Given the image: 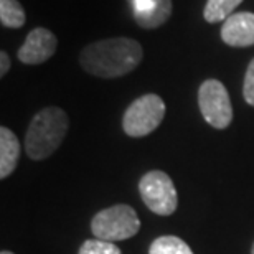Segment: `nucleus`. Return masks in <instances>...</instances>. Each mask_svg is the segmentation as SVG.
I'll list each match as a JSON object with an SVG mask.
<instances>
[{
  "label": "nucleus",
  "instance_id": "9",
  "mask_svg": "<svg viewBox=\"0 0 254 254\" xmlns=\"http://www.w3.org/2000/svg\"><path fill=\"white\" fill-rule=\"evenodd\" d=\"M221 40L228 47L248 48L254 45V13L238 12L225 20L221 27Z\"/></svg>",
  "mask_w": 254,
  "mask_h": 254
},
{
  "label": "nucleus",
  "instance_id": "4",
  "mask_svg": "<svg viewBox=\"0 0 254 254\" xmlns=\"http://www.w3.org/2000/svg\"><path fill=\"white\" fill-rule=\"evenodd\" d=\"M165 103L159 94H144L132 101L123 118V129L129 137L152 134L165 118Z\"/></svg>",
  "mask_w": 254,
  "mask_h": 254
},
{
  "label": "nucleus",
  "instance_id": "15",
  "mask_svg": "<svg viewBox=\"0 0 254 254\" xmlns=\"http://www.w3.org/2000/svg\"><path fill=\"white\" fill-rule=\"evenodd\" d=\"M243 96H245L246 103L254 108V58L248 64L245 83H243Z\"/></svg>",
  "mask_w": 254,
  "mask_h": 254
},
{
  "label": "nucleus",
  "instance_id": "2",
  "mask_svg": "<svg viewBox=\"0 0 254 254\" xmlns=\"http://www.w3.org/2000/svg\"><path fill=\"white\" fill-rule=\"evenodd\" d=\"M69 129L68 114L50 106L38 111L25 134V152L32 160H43L62 145Z\"/></svg>",
  "mask_w": 254,
  "mask_h": 254
},
{
  "label": "nucleus",
  "instance_id": "16",
  "mask_svg": "<svg viewBox=\"0 0 254 254\" xmlns=\"http://www.w3.org/2000/svg\"><path fill=\"white\" fill-rule=\"evenodd\" d=\"M10 69V57L7 55V52H0V76H3L8 73Z\"/></svg>",
  "mask_w": 254,
  "mask_h": 254
},
{
  "label": "nucleus",
  "instance_id": "1",
  "mask_svg": "<svg viewBox=\"0 0 254 254\" xmlns=\"http://www.w3.org/2000/svg\"><path fill=\"white\" fill-rule=\"evenodd\" d=\"M144 50L134 38L114 37L89 43L79 53V64L88 74L114 79L129 74L140 64Z\"/></svg>",
  "mask_w": 254,
  "mask_h": 254
},
{
  "label": "nucleus",
  "instance_id": "7",
  "mask_svg": "<svg viewBox=\"0 0 254 254\" xmlns=\"http://www.w3.org/2000/svg\"><path fill=\"white\" fill-rule=\"evenodd\" d=\"M58 50V38L52 30L37 27L27 35L17 57L25 64H42L48 62Z\"/></svg>",
  "mask_w": 254,
  "mask_h": 254
},
{
  "label": "nucleus",
  "instance_id": "14",
  "mask_svg": "<svg viewBox=\"0 0 254 254\" xmlns=\"http://www.w3.org/2000/svg\"><path fill=\"white\" fill-rule=\"evenodd\" d=\"M78 254H123L118 246L111 241H103V240H86L81 245Z\"/></svg>",
  "mask_w": 254,
  "mask_h": 254
},
{
  "label": "nucleus",
  "instance_id": "8",
  "mask_svg": "<svg viewBox=\"0 0 254 254\" xmlns=\"http://www.w3.org/2000/svg\"><path fill=\"white\" fill-rule=\"evenodd\" d=\"M135 23L144 30H155L169 22L174 12L172 0H127Z\"/></svg>",
  "mask_w": 254,
  "mask_h": 254
},
{
  "label": "nucleus",
  "instance_id": "13",
  "mask_svg": "<svg viewBox=\"0 0 254 254\" xmlns=\"http://www.w3.org/2000/svg\"><path fill=\"white\" fill-rule=\"evenodd\" d=\"M149 254H193V251L179 236H160L152 241Z\"/></svg>",
  "mask_w": 254,
  "mask_h": 254
},
{
  "label": "nucleus",
  "instance_id": "17",
  "mask_svg": "<svg viewBox=\"0 0 254 254\" xmlns=\"http://www.w3.org/2000/svg\"><path fill=\"white\" fill-rule=\"evenodd\" d=\"M0 254H13V253H12V251H2Z\"/></svg>",
  "mask_w": 254,
  "mask_h": 254
},
{
  "label": "nucleus",
  "instance_id": "3",
  "mask_svg": "<svg viewBox=\"0 0 254 254\" xmlns=\"http://www.w3.org/2000/svg\"><path fill=\"white\" fill-rule=\"evenodd\" d=\"M140 230V220L129 205H114L96 213L91 220L94 238L103 241H124L135 236Z\"/></svg>",
  "mask_w": 254,
  "mask_h": 254
},
{
  "label": "nucleus",
  "instance_id": "10",
  "mask_svg": "<svg viewBox=\"0 0 254 254\" xmlns=\"http://www.w3.org/2000/svg\"><path fill=\"white\" fill-rule=\"evenodd\" d=\"M20 159V142L8 127H0V179H7L17 169Z\"/></svg>",
  "mask_w": 254,
  "mask_h": 254
},
{
  "label": "nucleus",
  "instance_id": "5",
  "mask_svg": "<svg viewBox=\"0 0 254 254\" xmlns=\"http://www.w3.org/2000/svg\"><path fill=\"white\" fill-rule=\"evenodd\" d=\"M139 193L145 206L155 215L170 216L179 206L175 185L165 172H147L139 182Z\"/></svg>",
  "mask_w": 254,
  "mask_h": 254
},
{
  "label": "nucleus",
  "instance_id": "11",
  "mask_svg": "<svg viewBox=\"0 0 254 254\" xmlns=\"http://www.w3.org/2000/svg\"><path fill=\"white\" fill-rule=\"evenodd\" d=\"M27 15L18 0H0V23L5 28H22Z\"/></svg>",
  "mask_w": 254,
  "mask_h": 254
},
{
  "label": "nucleus",
  "instance_id": "12",
  "mask_svg": "<svg viewBox=\"0 0 254 254\" xmlns=\"http://www.w3.org/2000/svg\"><path fill=\"white\" fill-rule=\"evenodd\" d=\"M243 0H208L205 8H203V18L208 23L223 22L228 17H231L233 10Z\"/></svg>",
  "mask_w": 254,
  "mask_h": 254
},
{
  "label": "nucleus",
  "instance_id": "18",
  "mask_svg": "<svg viewBox=\"0 0 254 254\" xmlns=\"http://www.w3.org/2000/svg\"><path fill=\"white\" fill-rule=\"evenodd\" d=\"M251 254H254V243H253V248H251Z\"/></svg>",
  "mask_w": 254,
  "mask_h": 254
},
{
  "label": "nucleus",
  "instance_id": "6",
  "mask_svg": "<svg viewBox=\"0 0 254 254\" xmlns=\"http://www.w3.org/2000/svg\"><path fill=\"white\" fill-rule=\"evenodd\" d=\"M198 108L203 119L215 129H226L233 121V106L226 86L218 79H205L198 89Z\"/></svg>",
  "mask_w": 254,
  "mask_h": 254
}]
</instances>
